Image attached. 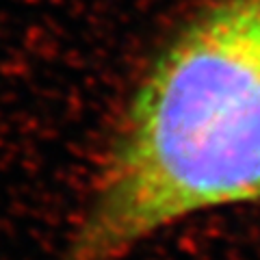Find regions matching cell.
Instances as JSON below:
<instances>
[{"label": "cell", "mask_w": 260, "mask_h": 260, "mask_svg": "<svg viewBox=\"0 0 260 260\" xmlns=\"http://www.w3.org/2000/svg\"><path fill=\"white\" fill-rule=\"evenodd\" d=\"M260 204V0H200L128 91L54 260H124L186 219Z\"/></svg>", "instance_id": "cell-1"}]
</instances>
